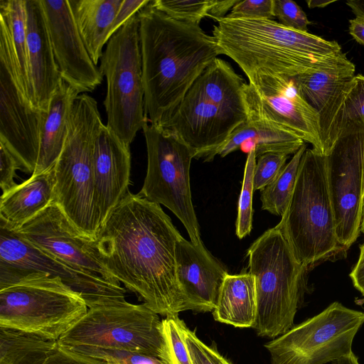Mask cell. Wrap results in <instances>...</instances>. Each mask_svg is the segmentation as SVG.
<instances>
[{
  "label": "cell",
  "mask_w": 364,
  "mask_h": 364,
  "mask_svg": "<svg viewBox=\"0 0 364 364\" xmlns=\"http://www.w3.org/2000/svg\"><path fill=\"white\" fill-rule=\"evenodd\" d=\"M274 16L279 23L291 29L308 32L311 21L302 9L291 0H274Z\"/></svg>",
  "instance_id": "cell-37"
},
{
  "label": "cell",
  "mask_w": 364,
  "mask_h": 364,
  "mask_svg": "<svg viewBox=\"0 0 364 364\" xmlns=\"http://www.w3.org/2000/svg\"><path fill=\"white\" fill-rule=\"evenodd\" d=\"M274 0H239L225 17L231 18L272 20Z\"/></svg>",
  "instance_id": "cell-39"
},
{
  "label": "cell",
  "mask_w": 364,
  "mask_h": 364,
  "mask_svg": "<svg viewBox=\"0 0 364 364\" xmlns=\"http://www.w3.org/2000/svg\"><path fill=\"white\" fill-rule=\"evenodd\" d=\"M350 277L354 287L364 296V243L360 245L358 260Z\"/></svg>",
  "instance_id": "cell-43"
},
{
  "label": "cell",
  "mask_w": 364,
  "mask_h": 364,
  "mask_svg": "<svg viewBox=\"0 0 364 364\" xmlns=\"http://www.w3.org/2000/svg\"><path fill=\"white\" fill-rule=\"evenodd\" d=\"M185 340L192 364H232L215 347L204 343L188 328Z\"/></svg>",
  "instance_id": "cell-38"
},
{
  "label": "cell",
  "mask_w": 364,
  "mask_h": 364,
  "mask_svg": "<svg viewBox=\"0 0 364 364\" xmlns=\"http://www.w3.org/2000/svg\"><path fill=\"white\" fill-rule=\"evenodd\" d=\"M142 131L147 151V171L139 193L168 208L185 227L191 242L203 244L193 205L190 168L194 154L178 136L148 121Z\"/></svg>",
  "instance_id": "cell-9"
},
{
  "label": "cell",
  "mask_w": 364,
  "mask_h": 364,
  "mask_svg": "<svg viewBox=\"0 0 364 364\" xmlns=\"http://www.w3.org/2000/svg\"><path fill=\"white\" fill-rule=\"evenodd\" d=\"M61 79L80 95L92 92L103 76L88 53L68 0H41Z\"/></svg>",
  "instance_id": "cell-18"
},
{
  "label": "cell",
  "mask_w": 364,
  "mask_h": 364,
  "mask_svg": "<svg viewBox=\"0 0 364 364\" xmlns=\"http://www.w3.org/2000/svg\"><path fill=\"white\" fill-rule=\"evenodd\" d=\"M58 345L55 340L0 327V364H43Z\"/></svg>",
  "instance_id": "cell-29"
},
{
  "label": "cell",
  "mask_w": 364,
  "mask_h": 364,
  "mask_svg": "<svg viewBox=\"0 0 364 364\" xmlns=\"http://www.w3.org/2000/svg\"><path fill=\"white\" fill-rule=\"evenodd\" d=\"M305 142L294 134L263 119L247 116L227 141L217 151L216 156L225 157L241 149L247 154L253 149L257 157L269 152L287 155L295 154Z\"/></svg>",
  "instance_id": "cell-25"
},
{
  "label": "cell",
  "mask_w": 364,
  "mask_h": 364,
  "mask_svg": "<svg viewBox=\"0 0 364 364\" xmlns=\"http://www.w3.org/2000/svg\"><path fill=\"white\" fill-rule=\"evenodd\" d=\"M79 95L60 79L44 113L38 159L32 174H39L54 167L67 139L74 102Z\"/></svg>",
  "instance_id": "cell-23"
},
{
  "label": "cell",
  "mask_w": 364,
  "mask_h": 364,
  "mask_svg": "<svg viewBox=\"0 0 364 364\" xmlns=\"http://www.w3.org/2000/svg\"><path fill=\"white\" fill-rule=\"evenodd\" d=\"M161 321L145 304L92 308L57 341L68 349H117L160 359Z\"/></svg>",
  "instance_id": "cell-10"
},
{
  "label": "cell",
  "mask_w": 364,
  "mask_h": 364,
  "mask_svg": "<svg viewBox=\"0 0 364 364\" xmlns=\"http://www.w3.org/2000/svg\"><path fill=\"white\" fill-rule=\"evenodd\" d=\"M176 274L185 308L213 311L228 274L203 244L195 245L182 236L176 245Z\"/></svg>",
  "instance_id": "cell-19"
},
{
  "label": "cell",
  "mask_w": 364,
  "mask_h": 364,
  "mask_svg": "<svg viewBox=\"0 0 364 364\" xmlns=\"http://www.w3.org/2000/svg\"><path fill=\"white\" fill-rule=\"evenodd\" d=\"M102 125L97 101L85 93L79 95L74 102L67 139L54 166V201L75 229L91 240H95L100 230L93 154Z\"/></svg>",
  "instance_id": "cell-5"
},
{
  "label": "cell",
  "mask_w": 364,
  "mask_h": 364,
  "mask_svg": "<svg viewBox=\"0 0 364 364\" xmlns=\"http://www.w3.org/2000/svg\"><path fill=\"white\" fill-rule=\"evenodd\" d=\"M213 0H155L151 4L168 16L183 22L198 24L208 16Z\"/></svg>",
  "instance_id": "cell-34"
},
{
  "label": "cell",
  "mask_w": 364,
  "mask_h": 364,
  "mask_svg": "<svg viewBox=\"0 0 364 364\" xmlns=\"http://www.w3.org/2000/svg\"><path fill=\"white\" fill-rule=\"evenodd\" d=\"M257 314L255 284L249 273L228 274L217 305L213 311L215 321L235 327H252Z\"/></svg>",
  "instance_id": "cell-27"
},
{
  "label": "cell",
  "mask_w": 364,
  "mask_h": 364,
  "mask_svg": "<svg viewBox=\"0 0 364 364\" xmlns=\"http://www.w3.org/2000/svg\"><path fill=\"white\" fill-rule=\"evenodd\" d=\"M86 49L97 65L122 0H68Z\"/></svg>",
  "instance_id": "cell-26"
},
{
  "label": "cell",
  "mask_w": 364,
  "mask_h": 364,
  "mask_svg": "<svg viewBox=\"0 0 364 364\" xmlns=\"http://www.w3.org/2000/svg\"><path fill=\"white\" fill-rule=\"evenodd\" d=\"M354 73L355 65L347 59L293 77L303 97L318 114L325 156L337 141V122L346 88Z\"/></svg>",
  "instance_id": "cell-21"
},
{
  "label": "cell",
  "mask_w": 364,
  "mask_h": 364,
  "mask_svg": "<svg viewBox=\"0 0 364 364\" xmlns=\"http://www.w3.org/2000/svg\"><path fill=\"white\" fill-rule=\"evenodd\" d=\"M181 235L161 205L129 192L100 228L97 254L111 274L150 309L170 317L186 311L176 274Z\"/></svg>",
  "instance_id": "cell-1"
},
{
  "label": "cell",
  "mask_w": 364,
  "mask_h": 364,
  "mask_svg": "<svg viewBox=\"0 0 364 364\" xmlns=\"http://www.w3.org/2000/svg\"><path fill=\"white\" fill-rule=\"evenodd\" d=\"M100 61V70L107 82L103 102L106 126L130 146L147 122L138 13L109 38Z\"/></svg>",
  "instance_id": "cell-8"
},
{
  "label": "cell",
  "mask_w": 364,
  "mask_h": 364,
  "mask_svg": "<svg viewBox=\"0 0 364 364\" xmlns=\"http://www.w3.org/2000/svg\"><path fill=\"white\" fill-rule=\"evenodd\" d=\"M212 34L222 55L232 59L248 80L260 75L294 77L348 59L336 41L274 20L224 17Z\"/></svg>",
  "instance_id": "cell-3"
},
{
  "label": "cell",
  "mask_w": 364,
  "mask_h": 364,
  "mask_svg": "<svg viewBox=\"0 0 364 364\" xmlns=\"http://www.w3.org/2000/svg\"><path fill=\"white\" fill-rule=\"evenodd\" d=\"M0 26L8 36L15 81L34 107L28 63L26 0H0Z\"/></svg>",
  "instance_id": "cell-28"
},
{
  "label": "cell",
  "mask_w": 364,
  "mask_h": 364,
  "mask_svg": "<svg viewBox=\"0 0 364 364\" xmlns=\"http://www.w3.org/2000/svg\"><path fill=\"white\" fill-rule=\"evenodd\" d=\"M355 16L364 17V0H350L346 2Z\"/></svg>",
  "instance_id": "cell-46"
},
{
  "label": "cell",
  "mask_w": 364,
  "mask_h": 364,
  "mask_svg": "<svg viewBox=\"0 0 364 364\" xmlns=\"http://www.w3.org/2000/svg\"><path fill=\"white\" fill-rule=\"evenodd\" d=\"M349 33L359 43L364 46V17L355 16L349 21Z\"/></svg>",
  "instance_id": "cell-45"
},
{
  "label": "cell",
  "mask_w": 364,
  "mask_h": 364,
  "mask_svg": "<svg viewBox=\"0 0 364 364\" xmlns=\"http://www.w3.org/2000/svg\"><path fill=\"white\" fill-rule=\"evenodd\" d=\"M337 141L346 136L364 135V76L355 75L348 84L336 125Z\"/></svg>",
  "instance_id": "cell-31"
},
{
  "label": "cell",
  "mask_w": 364,
  "mask_h": 364,
  "mask_svg": "<svg viewBox=\"0 0 364 364\" xmlns=\"http://www.w3.org/2000/svg\"><path fill=\"white\" fill-rule=\"evenodd\" d=\"M363 323L364 312L335 301L264 347L271 364L330 363L353 353V341Z\"/></svg>",
  "instance_id": "cell-11"
},
{
  "label": "cell",
  "mask_w": 364,
  "mask_h": 364,
  "mask_svg": "<svg viewBox=\"0 0 364 364\" xmlns=\"http://www.w3.org/2000/svg\"><path fill=\"white\" fill-rule=\"evenodd\" d=\"M17 169L21 170L19 163L9 149L0 143V186L2 194L18 185L14 180Z\"/></svg>",
  "instance_id": "cell-40"
},
{
  "label": "cell",
  "mask_w": 364,
  "mask_h": 364,
  "mask_svg": "<svg viewBox=\"0 0 364 364\" xmlns=\"http://www.w3.org/2000/svg\"><path fill=\"white\" fill-rule=\"evenodd\" d=\"M130 146L103 124L93 154L95 199L100 228L130 192Z\"/></svg>",
  "instance_id": "cell-20"
},
{
  "label": "cell",
  "mask_w": 364,
  "mask_h": 364,
  "mask_svg": "<svg viewBox=\"0 0 364 364\" xmlns=\"http://www.w3.org/2000/svg\"><path fill=\"white\" fill-rule=\"evenodd\" d=\"M242 90L247 116L287 131L324 155L318 112L303 97L293 77L260 75Z\"/></svg>",
  "instance_id": "cell-13"
},
{
  "label": "cell",
  "mask_w": 364,
  "mask_h": 364,
  "mask_svg": "<svg viewBox=\"0 0 364 364\" xmlns=\"http://www.w3.org/2000/svg\"><path fill=\"white\" fill-rule=\"evenodd\" d=\"M275 227L282 233L297 261L307 268L342 248L336 233L325 155L306 148L293 193Z\"/></svg>",
  "instance_id": "cell-6"
},
{
  "label": "cell",
  "mask_w": 364,
  "mask_h": 364,
  "mask_svg": "<svg viewBox=\"0 0 364 364\" xmlns=\"http://www.w3.org/2000/svg\"><path fill=\"white\" fill-rule=\"evenodd\" d=\"M361 231L364 232V221L362 223L361 225Z\"/></svg>",
  "instance_id": "cell-50"
},
{
  "label": "cell",
  "mask_w": 364,
  "mask_h": 364,
  "mask_svg": "<svg viewBox=\"0 0 364 364\" xmlns=\"http://www.w3.org/2000/svg\"><path fill=\"white\" fill-rule=\"evenodd\" d=\"M150 0H122L121 6L113 23L110 38L132 16L149 4Z\"/></svg>",
  "instance_id": "cell-42"
},
{
  "label": "cell",
  "mask_w": 364,
  "mask_h": 364,
  "mask_svg": "<svg viewBox=\"0 0 364 364\" xmlns=\"http://www.w3.org/2000/svg\"><path fill=\"white\" fill-rule=\"evenodd\" d=\"M247 114L228 109L191 87L168 119L160 127L183 141L194 159L211 161Z\"/></svg>",
  "instance_id": "cell-16"
},
{
  "label": "cell",
  "mask_w": 364,
  "mask_h": 364,
  "mask_svg": "<svg viewBox=\"0 0 364 364\" xmlns=\"http://www.w3.org/2000/svg\"><path fill=\"white\" fill-rule=\"evenodd\" d=\"M326 161L337 240L342 247L348 248L359 236L363 221L364 135L339 139Z\"/></svg>",
  "instance_id": "cell-14"
},
{
  "label": "cell",
  "mask_w": 364,
  "mask_h": 364,
  "mask_svg": "<svg viewBox=\"0 0 364 364\" xmlns=\"http://www.w3.org/2000/svg\"><path fill=\"white\" fill-rule=\"evenodd\" d=\"M14 231L27 242L75 268L120 284L98 257L95 240L81 235L54 200Z\"/></svg>",
  "instance_id": "cell-17"
},
{
  "label": "cell",
  "mask_w": 364,
  "mask_h": 364,
  "mask_svg": "<svg viewBox=\"0 0 364 364\" xmlns=\"http://www.w3.org/2000/svg\"><path fill=\"white\" fill-rule=\"evenodd\" d=\"M364 221V199H363V221L362 223Z\"/></svg>",
  "instance_id": "cell-49"
},
{
  "label": "cell",
  "mask_w": 364,
  "mask_h": 364,
  "mask_svg": "<svg viewBox=\"0 0 364 364\" xmlns=\"http://www.w3.org/2000/svg\"><path fill=\"white\" fill-rule=\"evenodd\" d=\"M238 1L239 0H213L208 17L214 19L217 22L225 17L226 13L232 9Z\"/></svg>",
  "instance_id": "cell-44"
},
{
  "label": "cell",
  "mask_w": 364,
  "mask_h": 364,
  "mask_svg": "<svg viewBox=\"0 0 364 364\" xmlns=\"http://www.w3.org/2000/svg\"><path fill=\"white\" fill-rule=\"evenodd\" d=\"M55 197L54 167L31 176L1 196L0 225L16 230L47 208Z\"/></svg>",
  "instance_id": "cell-24"
},
{
  "label": "cell",
  "mask_w": 364,
  "mask_h": 364,
  "mask_svg": "<svg viewBox=\"0 0 364 364\" xmlns=\"http://www.w3.org/2000/svg\"><path fill=\"white\" fill-rule=\"evenodd\" d=\"M0 28V143L16 159L21 171L33 173L45 112L34 108L21 92L13 75L8 36Z\"/></svg>",
  "instance_id": "cell-15"
},
{
  "label": "cell",
  "mask_w": 364,
  "mask_h": 364,
  "mask_svg": "<svg viewBox=\"0 0 364 364\" xmlns=\"http://www.w3.org/2000/svg\"><path fill=\"white\" fill-rule=\"evenodd\" d=\"M330 364H360L358 358L353 353L352 354L346 356L339 358Z\"/></svg>",
  "instance_id": "cell-47"
},
{
  "label": "cell",
  "mask_w": 364,
  "mask_h": 364,
  "mask_svg": "<svg viewBox=\"0 0 364 364\" xmlns=\"http://www.w3.org/2000/svg\"><path fill=\"white\" fill-rule=\"evenodd\" d=\"M257 156L255 149L248 154L244 171V177L238 201L236 220V235L242 239L249 235L252 228V196L254 191L253 175Z\"/></svg>",
  "instance_id": "cell-33"
},
{
  "label": "cell",
  "mask_w": 364,
  "mask_h": 364,
  "mask_svg": "<svg viewBox=\"0 0 364 364\" xmlns=\"http://www.w3.org/2000/svg\"><path fill=\"white\" fill-rule=\"evenodd\" d=\"M28 63L33 106L43 112L61 79L41 0H26Z\"/></svg>",
  "instance_id": "cell-22"
},
{
  "label": "cell",
  "mask_w": 364,
  "mask_h": 364,
  "mask_svg": "<svg viewBox=\"0 0 364 364\" xmlns=\"http://www.w3.org/2000/svg\"><path fill=\"white\" fill-rule=\"evenodd\" d=\"M334 1H306L309 6L310 8H314V7H323V6H326L327 5H328L329 4H331L333 3Z\"/></svg>",
  "instance_id": "cell-48"
},
{
  "label": "cell",
  "mask_w": 364,
  "mask_h": 364,
  "mask_svg": "<svg viewBox=\"0 0 364 364\" xmlns=\"http://www.w3.org/2000/svg\"><path fill=\"white\" fill-rule=\"evenodd\" d=\"M43 364H108L58 345Z\"/></svg>",
  "instance_id": "cell-41"
},
{
  "label": "cell",
  "mask_w": 364,
  "mask_h": 364,
  "mask_svg": "<svg viewBox=\"0 0 364 364\" xmlns=\"http://www.w3.org/2000/svg\"><path fill=\"white\" fill-rule=\"evenodd\" d=\"M88 309L60 278L38 272L0 276V327L58 341Z\"/></svg>",
  "instance_id": "cell-7"
},
{
  "label": "cell",
  "mask_w": 364,
  "mask_h": 364,
  "mask_svg": "<svg viewBox=\"0 0 364 364\" xmlns=\"http://www.w3.org/2000/svg\"><path fill=\"white\" fill-rule=\"evenodd\" d=\"M38 272L58 277L85 302L89 309L128 304L126 291L116 284L75 268L25 241L0 225V276Z\"/></svg>",
  "instance_id": "cell-12"
},
{
  "label": "cell",
  "mask_w": 364,
  "mask_h": 364,
  "mask_svg": "<svg viewBox=\"0 0 364 364\" xmlns=\"http://www.w3.org/2000/svg\"><path fill=\"white\" fill-rule=\"evenodd\" d=\"M288 156L269 152L258 157L253 175L254 191H262L275 180L285 166Z\"/></svg>",
  "instance_id": "cell-36"
},
{
  "label": "cell",
  "mask_w": 364,
  "mask_h": 364,
  "mask_svg": "<svg viewBox=\"0 0 364 364\" xmlns=\"http://www.w3.org/2000/svg\"><path fill=\"white\" fill-rule=\"evenodd\" d=\"M138 15L145 115L149 123L160 126L222 53L200 25L174 19L151 1Z\"/></svg>",
  "instance_id": "cell-2"
},
{
  "label": "cell",
  "mask_w": 364,
  "mask_h": 364,
  "mask_svg": "<svg viewBox=\"0 0 364 364\" xmlns=\"http://www.w3.org/2000/svg\"><path fill=\"white\" fill-rule=\"evenodd\" d=\"M70 350L108 364H164L157 358L122 350L100 348H77Z\"/></svg>",
  "instance_id": "cell-35"
},
{
  "label": "cell",
  "mask_w": 364,
  "mask_h": 364,
  "mask_svg": "<svg viewBox=\"0 0 364 364\" xmlns=\"http://www.w3.org/2000/svg\"><path fill=\"white\" fill-rule=\"evenodd\" d=\"M306 149L304 144L275 180L260 191L262 210L281 217L284 215L293 193L300 161Z\"/></svg>",
  "instance_id": "cell-30"
},
{
  "label": "cell",
  "mask_w": 364,
  "mask_h": 364,
  "mask_svg": "<svg viewBox=\"0 0 364 364\" xmlns=\"http://www.w3.org/2000/svg\"><path fill=\"white\" fill-rule=\"evenodd\" d=\"M249 273L255 284L259 336L275 338L294 326L306 291L308 268L295 258L276 227L259 237L247 251Z\"/></svg>",
  "instance_id": "cell-4"
},
{
  "label": "cell",
  "mask_w": 364,
  "mask_h": 364,
  "mask_svg": "<svg viewBox=\"0 0 364 364\" xmlns=\"http://www.w3.org/2000/svg\"><path fill=\"white\" fill-rule=\"evenodd\" d=\"M186 329V323L178 316L162 319L163 347L160 360L164 364H192L185 340Z\"/></svg>",
  "instance_id": "cell-32"
}]
</instances>
